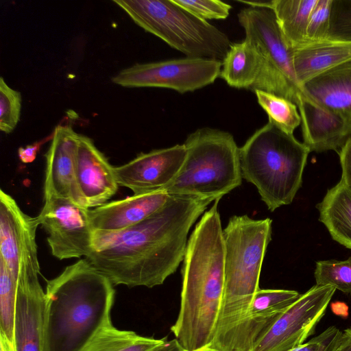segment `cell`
<instances>
[{
	"label": "cell",
	"instance_id": "1",
	"mask_svg": "<svg viewBox=\"0 0 351 351\" xmlns=\"http://www.w3.org/2000/svg\"><path fill=\"white\" fill-rule=\"evenodd\" d=\"M213 201L169 195L162 208L135 226L95 232L85 258L113 285H160L183 261L189 230Z\"/></svg>",
	"mask_w": 351,
	"mask_h": 351
},
{
	"label": "cell",
	"instance_id": "2",
	"mask_svg": "<svg viewBox=\"0 0 351 351\" xmlns=\"http://www.w3.org/2000/svg\"><path fill=\"white\" fill-rule=\"evenodd\" d=\"M215 200L191 234L183 259L178 315L170 330L187 351L213 341L225 285V249Z\"/></svg>",
	"mask_w": 351,
	"mask_h": 351
},
{
	"label": "cell",
	"instance_id": "3",
	"mask_svg": "<svg viewBox=\"0 0 351 351\" xmlns=\"http://www.w3.org/2000/svg\"><path fill=\"white\" fill-rule=\"evenodd\" d=\"M113 286L85 258L47 280L43 351H82L112 322Z\"/></svg>",
	"mask_w": 351,
	"mask_h": 351
},
{
	"label": "cell",
	"instance_id": "4",
	"mask_svg": "<svg viewBox=\"0 0 351 351\" xmlns=\"http://www.w3.org/2000/svg\"><path fill=\"white\" fill-rule=\"evenodd\" d=\"M269 218L234 215L223 230L225 285L210 346L219 351H249L248 315L259 289L263 261L271 239Z\"/></svg>",
	"mask_w": 351,
	"mask_h": 351
},
{
	"label": "cell",
	"instance_id": "5",
	"mask_svg": "<svg viewBox=\"0 0 351 351\" xmlns=\"http://www.w3.org/2000/svg\"><path fill=\"white\" fill-rule=\"evenodd\" d=\"M310 152L293 134L268 121L239 148L242 177L256 187L273 212L293 202Z\"/></svg>",
	"mask_w": 351,
	"mask_h": 351
},
{
	"label": "cell",
	"instance_id": "6",
	"mask_svg": "<svg viewBox=\"0 0 351 351\" xmlns=\"http://www.w3.org/2000/svg\"><path fill=\"white\" fill-rule=\"evenodd\" d=\"M184 145V161L162 189L169 195L215 201L241 184L239 148L231 134L202 128L191 133Z\"/></svg>",
	"mask_w": 351,
	"mask_h": 351
},
{
	"label": "cell",
	"instance_id": "7",
	"mask_svg": "<svg viewBox=\"0 0 351 351\" xmlns=\"http://www.w3.org/2000/svg\"><path fill=\"white\" fill-rule=\"evenodd\" d=\"M146 32L189 58L222 61L230 47L228 36L173 0H114Z\"/></svg>",
	"mask_w": 351,
	"mask_h": 351
},
{
	"label": "cell",
	"instance_id": "8",
	"mask_svg": "<svg viewBox=\"0 0 351 351\" xmlns=\"http://www.w3.org/2000/svg\"><path fill=\"white\" fill-rule=\"evenodd\" d=\"M238 20L262 57L260 74L252 90H261L285 98L296 106L304 95L297 80L293 49L285 40L274 12L249 7L238 14Z\"/></svg>",
	"mask_w": 351,
	"mask_h": 351
},
{
	"label": "cell",
	"instance_id": "9",
	"mask_svg": "<svg viewBox=\"0 0 351 351\" xmlns=\"http://www.w3.org/2000/svg\"><path fill=\"white\" fill-rule=\"evenodd\" d=\"M221 64L217 60L189 57L136 64L119 71L112 82L127 88H164L185 93L213 84Z\"/></svg>",
	"mask_w": 351,
	"mask_h": 351
},
{
	"label": "cell",
	"instance_id": "10",
	"mask_svg": "<svg viewBox=\"0 0 351 351\" xmlns=\"http://www.w3.org/2000/svg\"><path fill=\"white\" fill-rule=\"evenodd\" d=\"M39 222L25 213L15 199L0 191V261L17 281L38 278L36 233Z\"/></svg>",
	"mask_w": 351,
	"mask_h": 351
},
{
	"label": "cell",
	"instance_id": "11",
	"mask_svg": "<svg viewBox=\"0 0 351 351\" xmlns=\"http://www.w3.org/2000/svg\"><path fill=\"white\" fill-rule=\"evenodd\" d=\"M89 210L67 198L45 199L37 218L53 256L64 260L86 257L90 252L95 231Z\"/></svg>",
	"mask_w": 351,
	"mask_h": 351
},
{
	"label": "cell",
	"instance_id": "12",
	"mask_svg": "<svg viewBox=\"0 0 351 351\" xmlns=\"http://www.w3.org/2000/svg\"><path fill=\"white\" fill-rule=\"evenodd\" d=\"M336 289L314 285L283 313L250 351H289L315 332Z\"/></svg>",
	"mask_w": 351,
	"mask_h": 351
},
{
	"label": "cell",
	"instance_id": "13",
	"mask_svg": "<svg viewBox=\"0 0 351 351\" xmlns=\"http://www.w3.org/2000/svg\"><path fill=\"white\" fill-rule=\"evenodd\" d=\"M186 155L184 144L141 153L130 162L114 167L118 184L134 194L162 190L176 177Z\"/></svg>",
	"mask_w": 351,
	"mask_h": 351
},
{
	"label": "cell",
	"instance_id": "14",
	"mask_svg": "<svg viewBox=\"0 0 351 351\" xmlns=\"http://www.w3.org/2000/svg\"><path fill=\"white\" fill-rule=\"evenodd\" d=\"M78 136L69 125L60 124L55 128L45 154V199L64 197L85 206L75 180Z\"/></svg>",
	"mask_w": 351,
	"mask_h": 351
},
{
	"label": "cell",
	"instance_id": "15",
	"mask_svg": "<svg viewBox=\"0 0 351 351\" xmlns=\"http://www.w3.org/2000/svg\"><path fill=\"white\" fill-rule=\"evenodd\" d=\"M75 169L76 184L86 208L107 203L117 191L114 167L90 138L80 134Z\"/></svg>",
	"mask_w": 351,
	"mask_h": 351
},
{
	"label": "cell",
	"instance_id": "16",
	"mask_svg": "<svg viewBox=\"0 0 351 351\" xmlns=\"http://www.w3.org/2000/svg\"><path fill=\"white\" fill-rule=\"evenodd\" d=\"M297 107L304 144L310 152H339L351 140V117L322 106L304 94Z\"/></svg>",
	"mask_w": 351,
	"mask_h": 351
},
{
	"label": "cell",
	"instance_id": "17",
	"mask_svg": "<svg viewBox=\"0 0 351 351\" xmlns=\"http://www.w3.org/2000/svg\"><path fill=\"white\" fill-rule=\"evenodd\" d=\"M169 195L165 190L134 194L89 210L95 232H115L145 220L164 206Z\"/></svg>",
	"mask_w": 351,
	"mask_h": 351
},
{
	"label": "cell",
	"instance_id": "18",
	"mask_svg": "<svg viewBox=\"0 0 351 351\" xmlns=\"http://www.w3.org/2000/svg\"><path fill=\"white\" fill-rule=\"evenodd\" d=\"M45 292L39 278L18 282L15 317L16 351H43Z\"/></svg>",
	"mask_w": 351,
	"mask_h": 351
},
{
	"label": "cell",
	"instance_id": "19",
	"mask_svg": "<svg viewBox=\"0 0 351 351\" xmlns=\"http://www.w3.org/2000/svg\"><path fill=\"white\" fill-rule=\"evenodd\" d=\"M351 59V43L326 40L293 49L295 76L301 88L315 77Z\"/></svg>",
	"mask_w": 351,
	"mask_h": 351
},
{
	"label": "cell",
	"instance_id": "20",
	"mask_svg": "<svg viewBox=\"0 0 351 351\" xmlns=\"http://www.w3.org/2000/svg\"><path fill=\"white\" fill-rule=\"evenodd\" d=\"M302 91L318 104L351 117V59L306 82Z\"/></svg>",
	"mask_w": 351,
	"mask_h": 351
},
{
	"label": "cell",
	"instance_id": "21",
	"mask_svg": "<svg viewBox=\"0 0 351 351\" xmlns=\"http://www.w3.org/2000/svg\"><path fill=\"white\" fill-rule=\"evenodd\" d=\"M300 293L287 289H258L248 315L247 345L250 351Z\"/></svg>",
	"mask_w": 351,
	"mask_h": 351
},
{
	"label": "cell",
	"instance_id": "22",
	"mask_svg": "<svg viewBox=\"0 0 351 351\" xmlns=\"http://www.w3.org/2000/svg\"><path fill=\"white\" fill-rule=\"evenodd\" d=\"M316 207L332 239L351 250V190L340 180Z\"/></svg>",
	"mask_w": 351,
	"mask_h": 351
},
{
	"label": "cell",
	"instance_id": "23",
	"mask_svg": "<svg viewBox=\"0 0 351 351\" xmlns=\"http://www.w3.org/2000/svg\"><path fill=\"white\" fill-rule=\"evenodd\" d=\"M221 62L220 77L231 87L251 90L260 74L262 57L254 43L245 38L231 43Z\"/></svg>",
	"mask_w": 351,
	"mask_h": 351
},
{
	"label": "cell",
	"instance_id": "24",
	"mask_svg": "<svg viewBox=\"0 0 351 351\" xmlns=\"http://www.w3.org/2000/svg\"><path fill=\"white\" fill-rule=\"evenodd\" d=\"M317 0H273L267 1L288 45L293 49L307 43L308 20Z\"/></svg>",
	"mask_w": 351,
	"mask_h": 351
},
{
	"label": "cell",
	"instance_id": "25",
	"mask_svg": "<svg viewBox=\"0 0 351 351\" xmlns=\"http://www.w3.org/2000/svg\"><path fill=\"white\" fill-rule=\"evenodd\" d=\"M115 328L112 322L99 329L82 351H149L165 341Z\"/></svg>",
	"mask_w": 351,
	"mask_h": 351
},
{
	"label": "cell",
	"instance_id": "26",
	"mask_svg": "<svg viewBox=\"0 0 351 351\" xmlns=\"http://www.w3.org/2000/svg\"><path fill=\"white\" fill-rule=\"evenodd\" d=\"M257 101L272 123L285 132L293 134L301 125V118L297 106L282 97L261 90H254Z\"/></svg>",
	"mask_w": 351,
	"mask_h": 351
},
{
	"label": "cell",
	"instance_id": "27",
	"mask_svg": "<svg viewBox=\"0 0 351 351\" xmlns=\"http://www.w3.org/2000/svg\"><path fill=\"white\" fill-rule=\"evenodd\" d=\"M17 289L18 282L0 261V333L13 343Z\"/></svg>",
	"mask_w": 351,
	"mask_h": 351
},
{
	"label": "cell",
	"instance_id": "28",
	"mask_svg": "<svg viewBox=\"0 0 351 351\" xmlns=\"http://www.w3.org/2000/svg\"><path fill=\"white\" fill-rule=\"evenodd\" d=\"M314 276L317 285H329L344 293H351V257L344 261H317Z\"/></svg>",
	"mask_w": 351,
	"mask_h": 351
},
{
	"label": "cell",
	"instance_id": "29",
	"mask_svg": "<svg viewBox=\"0 0 351 351\" xmlns=\"http://www.w3.org/2000/svg\"><path fill=\"white\" fill-rule=\"evenodd\" d=\"M21 93L10 88L3 77L0 79V130L9 134L18 124L21 115Z\"/></svg>",
	"mask_w": 351,
	"mask_h": 351
},
{
	"label": "cell",
	"instance_id": "30",
	"mask_svg": "<svg viewBox=\"0 0 351 351\" xmlns=\"http://www.w3.org/2000/svg\"><path fill=\"white\" fill-rule=\"evenodd\" d=\"M328 40L351 43V0H332Z\"/></svg>",
	"mask_w": 351,
	"mask_h": 351
},
{
	"label": "cell",
	"instance_id": "31",
	"mask_svg": "<svg viewBox=\"0 0 351 351\" xmlns=\"http://www.w3.org/2000/svg\"><path fill=\"white\" fill-rule=\"evenodd\" d=\"M174 3L203 21L225 19L232 6L219 0H173Z\"/></svg>",
	"mask_w": 351,
	"mask_h": 351
},
{
	"label": "cell",
	"instance_id": "32",
	"mask_svg": "<svg viewBox=\"0 0 351 351\" xmlns=\"http://www.w3.org/2000/svg\"><path fill=\"white\" fill-rule=\"evenodd\" d=\"M331 4L332 0H317L308 20L307 43L328 40Z\"/></svg>",
	"mask_w": 351,
	"mask_h": 351
},
{
	"label": "cell",
	"instance_id": "33",
	"mask_svg": "<svg viewBox=\"0 0 351 351\" xmlns=\"http://www.w3.org/2000/svg\"><path fill=\"white\" fill-rule=\"evenodd\" d=\"M341 332L335 326H329L306 343L289 351H328L334 346Z\"/></svg>",
	"mask_w": 351,
	"mask_h": 351
},
{
	"label": "cell",
	"instance_id": "34",
	"mask_svg": "<svg viewBox=\"0 0 351 351\" xmlns=\"http://www.w3.org/2000/svg\"><path fill=\"white\" fill-rule=\"evenodd\" d=\"M341 167V180L351 190V140L338 152Z\"/></svg>",
	"mask_w": 351,
	"mask_h": 351
},
{
	"label": "cell",
	"instance_id": "35",
	"mask_svg": "<svg viewBox=\"0 0 351 351\" xmlns=\"http://www.w3.org/2000/svg\"><path fill=\"white\" fill-rule=\"evenodd\" d=\"M41 142H36L32 145H27L25 147H19L18 154L19 159L24 163H30L33 162L39 150Z\"/></svg>",
	"mask_w": 351,
	"mask_h": 351
},
{
	"label": "cell",
	"instance_id": "36",
	"mask_svg": "<svg viewBox=\"0 0 351 351\" xmlns=\"http://www.w3.org/2000/svg\"><path fill=\"white\" fill-rule=\"evenodd\" d=\"M332 351H351V326L341 332Z\"/></svg>",
	"mask_w": 351,
	"mask_h": 351
},
{
	"label": "cell",
	"instance_id": "37",
	"mask_svg": "<svg viewBox=\"0 0 351 351\" xmlns=\"http://www.w3.org/2000/svg\"><path fill=\"white\" fill-rule=\"evenodd\" d=\"M149 351H187L176 339L166 340Z\"/></svg>",
	"mask_w": 351,
	"mask_h": 351
},
{
	"label": "cell",
	"instance_id": "38",
	"mask_svg": "<svg viewBox=\"0 0 351 351\" xmlns=\"http://www.w3.org/2000/svg\"><path fill=\"white\" fill-rule=\"evenodd\" d=\"M192 351H219L214 348H213L210 345H208L206 346H204L202 348L192 350Z\"/></svg>",
	"mask_w": 351,
	"mask_h": 351
},
{
	"label": "cell",
	"instance_id": "39",
	"mask_svg": "<svg viewBox=\"0 0 351 351\" xmlns=\"http://www.w3.org/2000/svg\"><path fill=\"white\" fill-rule=\"evenodd\" d=\"M334 346H335V345H334ZM333 347H334V346H333ZM333 347H332L331 349H330L329 350H328V351H332V350Z\"/></svg>",
	"mask_w": 351,
	"mask_h": 351
}]
</instances>
